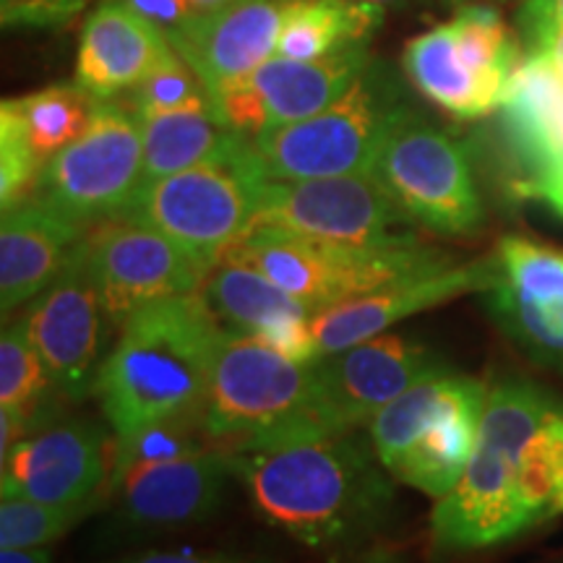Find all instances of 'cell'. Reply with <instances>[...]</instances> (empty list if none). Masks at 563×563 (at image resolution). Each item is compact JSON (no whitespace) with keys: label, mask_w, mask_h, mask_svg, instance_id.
Masks as SVG:
<instances>
[{"label":"cell","mask_w":563,"mask_h":563,"mask_svg":"<svg viewBox=\"0 0 563 563\" xmlns=\"http://www.w3.org/2000/svg\"><path fill=\"white\" fill-rule=\"evenodd\" d=\"M228 452L253 509L302 545L342 551L386 522L389 470L355 428L302 418Z\"/></svg>","instance_id":"obj_1"},{"label":"cell","mask_w":563,"mask_h":563,"mask_svg":"<svg viewBox=\"0 0 563 563\" xmlns=\"http://www.w3.org/2000/svg\"><path fill=\"white\" fill-rule=\"evenodd\" d=\"M220 334L222 327L196 292L154 302L123 323L95 386L118 439L201 415Z\"/></svg>","instance_id":"obj_2"},{"label":"cell","mask_w":563,"mask_h":563,"mask_svg":"<svg viewBox=\"0 0 563 563\" xmlns=\"http://www.w3.org/2000/svg\"><path fill=\"white\" fill-rule=\"evenodd\" d=\"M555 405L543 389L525 382H504L488 391L473 460L433 509L439 551H483L530 530L517 498L519 460Z\"/></svg>","instance_id":"obj_3"},{"label":"cell","mask_w":563,"mask_h":563,"mask_svg":"<svg viewBox=\"0 0 563 563\" xmlns=\"http://www.w3.org/2000/svg\"><path fill=\"white\" fill-rule=\"evenodd\" d=\"M266 186L253 139L243 136L222 157L144 183L123 217L159 230L207 274L253 228Z\"/></svg>","instance_id":"obj_4"},{"label":"cell","mask_w":563,"mask_h":563,"mask_svg":"<svg viewBox=\"0 0 563 563\" xmlns=\"http://www.w3.org/2000/svg\"><path fill=\"white\" fill-rule=\"evenodd\" d=\"M405 108L397 81L378 63H368L329 108L306 121L258 133L253 146L269 180L371 173L386 133Z\"/></svg>","instance_id":"obj_5"},{"label":"cell","mask_w":563,"mask_h":563,"mask_svg":"<svg viewBox=\"0 0 563 563\" xmlns=\"http://www.w3.org/2000/svg\"><path fill=\"white\" fill-rule=\"evenodd\" d=\"M316 371L282 355L253 334L222 329L214 371L201 407L211 443L232 449L295 420L313 418Z\"/></svg>","instance_id":"obj_6"},{"label":"cell","mask_w":563,"mask_h":563,"mask_svg":"<svg viewBox=\"0 0 563 563\" xmlns=\"http://www.w3.org/2000/svg\"><path fill=\"white\" fill-rule=\"evenodd\" d=\"M232 249L241 251L295 300L306 302L313 316L336 302L378 290L389 282L452 264L446 253L426 249L422 243L361 251L308 241L274 228H251Z\"/></svg>","instance_id":"obj_7"},{"label":"cell","mask_w":563,"mask_h":563,"mask_svg":"<svg viewBox=\"0 0 563 563\" xmlns=\"http://www.w3.org/2000/svg\"><path fill=\"white\" fill-rule=\"evenodd\" d=\"M412 217L376 173L269 180L253 228H274L340 249L382 251L420 243Z\"/></svg>","instance_id":"obj_8"},{"label":"cell","mask_w":563,"mask_h":563,"mask_svg":"<svg viewBox=\"0 0 563 563\" xmlns=\"http://www.w3.org/2000/svg\"><path fill=\"white\" fill-rule=\"evenodd\" d=\"M373 173L422 228L470 235L483 224L485 209L464 146L410 108L391 123Z\"/></svg>","instance_id":"obj_9"},{"label":"cell","mask_w":563,"mask_h":563,"mask_svg":"<svg viewBox=\"0 0 563 563\" xmlns=\"http://www.w3.org/2000/svg\"><path fill=\"white\" fill-rule=\"evenodd\" d=\"M144 183V139L136 112L102 102L89 129L42 167L45 203L87 228L123 217Z\"/></svg>","instance_id":"obj_10"},{"label":"cell","mask_w":563,"mask_h":563,"mask_svg":"<svg viewBox=\"0 0 563 563\" xmlns=\"http://www.w3.org/2000/svg\"><path fill=\"white\" fill-rule=\"evenodd\" d=\"M232 477V456L217 443L162 460H115L110 501L118 532L139 540L203 525L222 506Z\"/></svg>","instance_id":"obj_11"},{"label":"cell","mask_w":563,"mask_h":563,"mask_svg":"<svg viewBox=\"0 0 563 563\" xmlns=\"http://www.w3.org/2000/svg\"><path fill=\"white\" fill-rule=\"evenodd\" d=\"M84 243L112 329L154 302L194 295L207 277L170 238L133 217L97 222Z\"/></svg>","instance_id":"obj_12"},{"label":"cell","mask_w":563,"mask_h":563,"mask_svg":"<svg viewBox=\"0 0 563 563\" xmlns=\"http://www.w3.org/2000/svg\"><path fill=\"white\" fill-rule=\"evenodd\" d=\"M24 323L60 397L81 402L95 394L108 316L84 238L58 277L32 300Z\"/></svg>","instance_id":"obj_13"},{"label":"cell","mask_w":563,"mask_h":563,"mask_svg":"<svg viewBox=\"0 0 563 563\" xmlns=\"http://www.w3.org/2000/svg\"><path fill=\"white\" fill-rule=\"evenodd\" d=\"M368 45L342 47L316 60L274 55L217 97L222 121L232 131L256 139L258 133L290 125L329 108L368 68Z\"/></svg>","instance_id":"obj_14"},{"label":"cell","mask_w":563,"mask_h":563,"mask_svg":"<svg viewBox=\"0 0 563 563\" xmlns=\"http://www.w3.org/2000/svg\"><path fill=\"white\" fill-rule=\"evenodd\" d=\"M504 334L534 363L563 373V251L509 235L483 290Z\"/></svg>","instance_id":"obj_15"},{"label":"cell","mask_w":563,"mask_h":563,"mask_svg":"<svg viewBox=\"0 0 563 563\" xmlns=\"http://www.w3.org/2000/svg\"><path fill=\"white\" fill-rule=\"evenodd\" d=\"M0 467V496L91 509L115 462L108 433L87 420L51 422L21 439Z\"/></svg>","instance_id":"obj_16"},{"label":"cell","mask_w":563,"mask_h":563,"mask_svg":"<svg viewBox=\"0 0 563 563\" xmlns=\"http://www.w3.org/2000/svg\"><path fill=\"white\" fill-rule=\"evenodd\" d=\"M435 361L426 344L378 334L313 361V418L332 428H361L397 399Z\"/></svg>","instance_id":"obj_17"},{"label":"cell","mask_w":563,"mask_h":563,"mask_svg":"<svg viewBox=\"0 0 563 563\" xmlns=\"http://www.w3.org/2000/svg\"><path fill=\"white\" fill-rule=\"evenodd\" d=\"M490 279V258L473 264H443L412 277L389 282L361 298L336 302L313 316L311 334L316 361L386 334L397 321L460 298L464 292H483Z\"/></svg>","instance_id":"obj_18"},{"label":"cell","mask_w":563,"mask_h":563,"mask_svg":"<svg viewBox=\"0 0 563 563\" xmlns=\"http://www.w3.org/2000/svg\"><path fill=\"white\" fill-rule=\"evenodd\" d=\"M295 3L298 0H232L217 11L194 13L167 37L217 100L230 84L277 55L279 32Z\"/></svg>","instance_id":"obj_19"},{"label":"cell","mask_w":563,"mask_h":563,"mask_svg":"<svg viewBox=\"0 0 563 563\" xmlns=\"http://www.w3.org/2000/svg\"><path fill=\"white\" fill-rule=\"evenodd\" d=\"M170 55L175 47L165 30L123 3L104 0L89 13L81 30L76 84L97 100H110L121 91L136 89Z\"/></svg>","instance_id":"obj_20"},{"label":"cell","mask_w":563,"mask_h":563,"mask_svg":"<svg viewBox=\"0 0 563 563\" xmlns=\"http://www.w3.org/2000/svg\"><path fill=\"white\" fill-rule=\"evenodd\" d=\"M87 228L42 199L21 201L0 220V311L9 319L58 277Z\"/></svg>","instance_id":"obj_21"},{"label":"cell","mask_w":563,"mask_h":563,"mask_svg":"<svg viewBox=\"0 0 563 563\" xmlns=\"http://www.w3.org/2000/svg\"><path fill=\"white\" fill-rule=\"evenodd\" d=\"M485 402H488V389L475 378L460 373L452 394L431 420V426L386 470L399 483L412 485L439 501L460 483L473 460Z\"/></svg>","instance_id":"obj_22"},{"label":"cell","mask_w":563,"mask_h":563,"mask_svg":"<svg viewBox=\"0 0 563 563\" xmlns=\"http://www.w3.org/2000/svg\"><path fill=\"white\" fill-rule=\"evenodd\" d=\"M201 300L228 332L262 336L287 321H311L313 311L306 302L256 269L238 249H230L203 277Z\"/></svg>","instance_id":"obj_23"},{"label":"cell","mask_w":563,"mask_h":563,"mask_svg":"<svg viewBox=\"0 0 563 563\" xmlns=\"http://www.w3.org/2000/svg\"><path fill=\"white\" fill-rule=\"evenodd\" d=\"M139 123L144 139V183L222 157L243 139V133L222 121L220 108L152 112L139 115Z\"/></svg>","instance_id":"obj_24"},{"label":"cell","mask_w":563,"mask_h":563,"mask_svg":"<svg viewBox=\"0 0 563 563\" xmlns=\"http://www.w3.org/2000/svg\"><path fill=\"white\" fill-rule=\"evenodd\" d=\"M384 9L363 0H298L285 19L277 55L290 60H316L355 42H368L382 26Z\"/></svg>","instance_id":"obj_25"},{"label":"cell","mask_w":563,"mask_h":563,"mask_svg":"<svg viewBox=\"0 0 563 563\" xmlns=\"http://www.w3.org/2000/svg\"><path fill=\"white\" fill-rule=\"evenodd\" d=\"M405 68L428 100L464 121L483 118L498 108L456 55L449 24L415 37L405 51Z\"/></svg>","instance_id":"obj_26"},{"label":"cell","mask_w":563,"mask_h":563,"mask_svg":"<svg viewBox=\"0 0 563 563\" xmlns=\"http://www.w3.org/2000/svg\"><path fill=\"white\" fill-rule=\"evenodd\" d=\"M53 397L60 394L30 340L24 319L5 327L0 336V410L16 415L26 433H34L51 426Z\"/></svg>","instance_id":"obj_27"},{"label":"cell","mask_w":563,"mask_h":563,"mask_svg":"<svg viewBox=\"0 0 563 563\" xmlns=\"http://www.w3.org/2000/svg\"><path fill=\"white\" fill-rule=\"evenodd\" d=\"M102 102L81 84H53L34 95L19 97L16 108L42 167L89 129Z\"/></svg>","instance_id":"obj_28"},{"label":"cell","mask_w":563,"mask_h":563,"mask_svg":"<svg viewBox=\"0 0 563 563\" xmlns=\"http://www.w3.org/2000/svg\"><path fill=\"white\" fill-rule=\"evenodd\" d=\"M517 498L527 527L563 511V407L555 405L527 441L517 475Z\"/></svg>","instance_id":"obj_29"},{"label":"cell","mask_w":563,"mask_h":563,"mask_svg":"<svg viewBox=\"0 0 563 563\" xmlns=\"http://www.w3.org/2000/svg\"><path fill=\"white\" fill-rule=\"evenodd\" d=\"M91 509H66L32 501L21 496H3L0 501V548H47L79 525Z\"/></svg>","instance_id":"obj_30"},{"label":"cell","mask_w":563,"mask_h":563,"mask_svg":"<svg viewBox=\"0 0 563 563\" xmlns=\"http://www.w3.org/2000/svg\"><path fill=\"white\" fill-rule=\"evenodd\" d=\"M133 91V112L152 115V112H175L194 108H217V100L191 63L178 53L170 55L159 68H154Z\"/></svg>","instance_id":"obj_31"},{"label":"cell","mask_w":563,"mask_h":563,"mask_svg":"<svg viewBox=\"0 0 563 563\" xmlns=\"http://www.w3.org/2000/svg\"><path fill=\"white\" fill-rule=\"evenodd\" d=\"M40 175L42 165L32 152L16 100H3L0 104V203H3V211L26 201L24 196L32 186H37Z\"/></svg>","instance_id":"obj_32"},{"label":"cell","mask_w":563,"mask_h":563,"mask_svg":"<svg viewBox=\"0 0 563 563\" xmlns=\"http://www.w3.org/2000/svg\"><path fill=\"white\" fill-rule=\"evenodd\" d=\"M89 0H0L5 30H55L87 9Z\"/></svg>","instance_id":"obj_33"},{"label":"cell","mask_w":563,"mask_h":563,"mask_svg":"<svg viewBox=\"0 0 563 563\" xmlns=\"http://www.w3.org/2000/svg\"><path fill=\"white\" fill-rule=\"evenodd\" d=\"M519 30L527 53H540L555 37H563V0H527L519 13Z\"/></svg>","instance_id":"obj_34"},{"label":"cell","mask_w":563,"mask_h":563,"mask_svg":"<svg viewBox=\"0 0 563 563\" xmlns=\"http://www.w3.org/2000/svg\"><path fill=\"white\" fill-rule=\"evenodd\" d=\"M112 3H123L125 9L150 19L152 24L165 30V34H173L178 26H183L194 16L188 0H112Z\"/></svg>","instance_id":"obj_35"},{"label":"cell","mask_w":563,"mask_h":563,"mask_svg":"<svg viewBox=\"0 0 563 563\" xmlns=\"http://www.w3.org/2000/svg\"><path fill=\"white\" fill-rule=\"evenodd\" d=\"M104 563H243L228 555H203V553H144V555H125L118 561Z\"/></svg>","instance_id":"obj_36"},{"label":"cell","mask_w":563,"mask_h":563,"mask_svg":"<svg viewBox=\"0 0 563 563\" xmlns=\"http://www.w3.org/2000/svg\"><path fill=\"white\" fill-rule=\"evenodd\" d=\"M0 563H53L47 548H0Z\"/></svg>","instance_id":"obj_37"},{"label":"cell","mask_w":563,"mask_h":563,"mask_svg":"<svg viewBox=\"0 0 563 563\" xmlns=\"http://www.w3.org/2000/svg\"><path fill=\"white\" fill-rule=\"evenodd\" d=\"M232 3V0H188V5H191L194 13H209V11H217L222 9V5Z\"/></svg>","instance_id":"obj_38"},{"label":"cell","mask_w":563,"mask_h":563,"mask_svg":"<svg viewBox=\"0 0 563 563\" xmlns=\"http://www.w3.org/2000/svg\"><path fill=\"white\" fill-rule=\"evenodd\" d=\"M363 3H376L382 9H402V5H410L415 0H363Z\"/></svg>","instance_id":"obj_39"},{"label":"cell","mask_w":563,"mask_h":563,"mask_svg":"<svg viewBox=\"0 0 563 563\" xmlns=\"http://www.w3.org/2000/svg\"><path fill=\"white\" fill-rule=\"evenodd\" d=\"M454 3H467V5H475L473 0H454Z\"/></svg>","instance_id":"obj_40"}]
</instances>
